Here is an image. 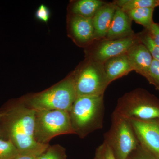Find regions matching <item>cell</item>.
<instances>
[{
  "label": "cell",
  "mask_w": 159,
  "mask_h": 159,
  "mask_svg": "<svg viewBox=\"0 0 159 159\" xmlns=\"http://www.w3.org/2000/svg\"><path fill=\"white\" fill-rule=\"evenodd\" d=\"M77 98L74 75L47 90L22 101L35 111L61 110L70 112Z\"/></svg>",
  "instance_id": "cell-4"
},
{
  "label": "cell",
  "mask_w": 159,
  "mask_h": 159,
  "mask_svg": "<svg viewBox=\"0 0 159 159\" xmlns=\"http://www.w3.org/2000/svg\"><path fill=\"white\" fill-rule=\"evenodd\" d=\"M118 6L114 2L106 3L93 18L95 39H105Z\"/></svg>",
  "instance_id": "cell-11"
},
{
  "label": "cell",
  "mask_w": 159,
  "mask_h": 159,
  "mask_svg": "<svg viewBox=\"0 0 159 159\" xmlns=\"http://www.w3.org/2000/svg\"><path fill=\"white\" fill-rule=\"evenodd\" d=\"M66 134H74L69 112L36 111L34 138L38 143L49 145L53 138Z\"/></svg>",
  "instance_id": "cell-5"
},
{
  "label": "cell",
  "mask_w": 159,
  "mask_h": 159,
  "mask_svg": "<svg viewBox=\"0 0 159 159\" xmlns=\"http://www.w3.org/2000/svg\"><path fill=\"white\" fill-rule=\"evenodd\" d=\"M19 155L18 150L11 142L0 138V159H13Z\"/></svg>",
  "instance_id": "cell-20"
},
{
  "label": "cell",
  "mask_w": 159,
  "mask_h": 159,
  "mask_svg": "<svg viewBox=\"0 0 159 159\" xmlns=\"http://www.w3.org/2000/svg\"><path fill=\"white\" fill-rule=\"evenodd\" d=\"M106 3L100 0H80L74 3L72 6V13L75 15L93 18Z\"/></svg>",
  "instance_id": "cell-15"
},
{
  "label": "cell",
  "mask_w": 159,
  "mask_h": 159,
  "mask_svg": "<svg viewBox=\"0 0 159 159\" xmlns=\"http://www.w3.org/2000/svg\"><path fill=\"white\" fill-rule=\"evenodd\" d=\"M139 144L159 159V126L155 121L129 120Z\"/></svg>",
  "instance_id": "cell-9"
},
{
  "label": "cell",
  "mask_w": 159,
  "mask_h": 159,
  "mask_svg": "<svg viewBox=\"0 0 159 159\" xmlns=\"http://www.w3.org/2000/svg\"><path fill=\"white\" fill-rule=\"evenodd\" d=\"M74 77L77 97L103 95L109 85L103 64L92 59Z\"/></svg>",
  "instance_id": "cell-7"
},
{
  "label": "cell",
  "mask_w": 159,
  "mask_h": 159,
  "mask_svg": "<svg viewBox=\"0 0 159 159\" xmlns=\"http://www.w3.org/2000/svg\"><path fill=\"white\" fill-rule=\"evenodd\" d=\"M126 55L133 70L147 79L153 58L146 46L140 41L132 46Z\"/></svg>",
  "instance_id": "cell-10"
},
{
  "label": "cell",
  "mask_w": 159,
  "mask_h": 159,
  "mask_svg": "<svg viewBox=\"0 0 159 159\" xmlns=\"http://www.w3.org/2000/svg\"><path fill=\"white\" fill-rule=\"evenodd\" d=\"M103 95L77 97L69 112L74 134L84 138L103 127Z\"/></svg>",
  "instance_id": "cell-2"
},
{
  "label": "cell",
  "mask_w": 159,
  "mask_h": 159,
  "mask_svg": "<svg viewBox=\"0 0 159 159\" xmlns=\"http://www.w3.org/2000/svg\"><path fill=\"white\" fill-rule=\"evenodd\" d=\"M94 159H116L111 148L105 142L96 149Z\"/></svg>",
  "instance_id": "cell-22"
},
{
  "label": "cell",
  "mask_w": 159,
  "mask_h": 159,
  "mask_svg": "<svg viewBox=\"0 0 159 159\" xmlns=\"http://www.w3.org/2000/svg\"><path fill=\"white\" fill-rule=\"evenodd\" d=\"M104 138L116 159H128L139 145L129 120L113 113L111 125Z\"/></svg>",
  "instance_id": "cell-6"
},
{
  "label": "cell",
  "mask_w": 159,
  "mask_h": 159,
  "mask_svg": "<svg viewBox=\"0 0 159 159\" xmlns=\"http://www.w3.org/2000/svg\"><path fill=\"white\" fill-rule=\"evenodd\" d=\"M0 138L9 140L20 155L38 157L49 145H42L34 138L36 111L22 101H11L0 109Z\"/></svg>",
  "instance_id": "cell-1"
},
{
  "label": "cell",
  "mask_w": 159,
  "mask_h": 159,
  "mask_svg": "<svg viewBox=\"0 0 159 159\" xmlns=\"http://www.w3.org/2000/svg\"><path fill=\"white\" fill-rule=\"evenodd\" d=\"M113 114L127 120H159V99L143 89H136L120 97Z\"/></svg>",
  "instance_id": "cell-3"
},
{
  "label": "cell",
  "mask_w": 159,
  "mask_h": 159,
  "mask_svg": "<svg viewBox=\"0 0 159 159\" xmlns=\"http://www.w3.org/2000/svg\"><path fill=\"white\" fill-rule=\"evenodd\" d=\"M132 20L127 13L118 7L105 39H119L134 35Z\"/></svg>",
  "instance_id": "cell-12"
},
{
  "label": "cell",
  "mask_w": 159,
  "mask_h": 159,
  "mask_svg": "<svg viewBox=\"0 0 159 159\" xmlns=\"http://www.w3.org/2000/svg\"><path fill=\"white\" fill-rule=\"evenodd\" d=\"M2 113L1 111H0V119H1V117H2Z\"/></svg>",
  "instance_id": "cell-28"
},
{
  "label": "cell",
  "mask_w": 159,
  "mask_h": 159,
  "mask_svg": "<svg viewBox=\"0 0 159 159\" xmlns=\"http://www.w3.org/2000/svg\"><path fill=\"white\" fill-rule=\"evenodd\" d=\"M128 159H157L140 145L130 154Z\"/></svg>",
  "instance_id": "cell-23"
},
{
  "label": "cell",
  "mask_w": 159,
  "mask_h": 159,
  "mask_svg": "<svg viewBox=\"0 0 159 159\" xmlns=\"http://www.w3.org/2000/svg\"><path fill=\"white\" fill-rule=\"evenodd\" d=\"M100 40L94 49L91 59L103 64L112 57L126 54L132 46L140 42L137 34L119 39Z\"/></svg>",
  "instance_id": "cell-8"
},
{
  "label": "cell",
  "mask_w": 159,
  "mask_h": 159,
  "mask_svg": "<svg viewBox=\"0 0 159 159\" xmlns=\"http://www.w3.org/2000/svg\"><path fill=\"white\" fill-rule=\"evenodd\" d=\"M36 157L26 155H19L13 159H36Z\"/></svg>",
  "instance_id": "cell-26"
},
{
  "label": "cell",
  "mask_w": 159,
  "mask_h": 159,
  "mask_svg": "<svg viewBox=\"0 0 159 159\" xmlns=\"http://www.w3.org/2000/svg\"><path fill=\"white\" fill-rule=\"evenodd\" d=\"M36 159H67L65 148L61 145H49L47 150Z\"/></svg>",
  "instance_id": "cell-18"
},
{
  "label": "cell",
  "mask_w": 159,
  "mask_h": 159,
  "mask_svg": "<svg viewBox=\"0 0 159 159\" xmlns=\"http://www.w3.org/2000/svg\"><path fill=\"white\" fill-rule=\"evenodd\" d=\"M155 121V122H156L157 123L158 125L159 126V120H157V121Z\"/></svg>",
  "instance_id": "cell-27"
},
{
  "label": "cell",
  "mask_w": 159,
  "mask_h": 159,
  "mask_svg": "<svg viewBox=\"0 0 159 159\" xmlns=\"http://www.w3.org/2000/svg\"><path fill=\"white\" fill-rule=\"evenodd\" d=\"M114 2L124 11L139 8H153L159 6V0H118Z\"/></svg>",
  "instance_id": "cell-17"
},
{
  "label": "cell",
  "mask_w": 159,
  "mask_h": 159,
  "mask_svg": "<svg viewBox=\"0 0 159 159\" xmlns=\"http://www.w3.org/2000/svg\"><path fill=\"white\" fill-rule=\"evenodd\" d=\"M35 16L39 20L44 23H47L50 17V10L47 6L42 4L36 10Z\"/></svg>",
  "instance_id": "cell-24"
},
{
  "label": "cell",
  "mask_w": 159,
  "mask_h": 159,
  "mask_svg": "<svg viewBox=\"0 0 159 159\" xmlns=\"http://www.w3.org/2000/svg\"><path fill=\"white\" fill-rule=\"evenodd\" d=\"M71 31L80 42L85 43L95 39L93 18L74 15L70 22Z\"/></svg>",
  "instance_id": "cell-14"
},
{
  "label": "cell",
  "mask_w": 159,
  "mask_h": 159,
  "mask_svg": "<svg viewBox=\"0 0 159 159\" xmlns=\"http://www.w3.org/2000/svg\"><path fill=\"white\" fill-rule=\"evenodd\" d=\"M140 41L146 46L150 51L154 59L159 62V48L154 43L148 31H145L137 34Z\"/></svg>",
  "instance_id": "cell-19"
},
{
  "label": "cell",
  "mask_w": 159,
  "mask_h": 159,
  "mask_svg": "<svg viewBox=\"0 0 159 159\" xmlns=\"http://www.w3.org/2000/svg\"><path fill=\"white\" fill-rule=\"evenodd\" d=\"M149 84L154 86L156 89L159 91V62L153 59L148 76L146 79Z\"/></svg>",
  "instance_id": "cell-21"
},
{
  "label": "cell",
  "mask_w": 159,
  "mask_h": 159,
  "mask_svg": "<svg viewBox=\"0 0 159 159\" xmlns=\"http://www.w3.org/2000/svg\"><path fill=\"white\" fill-rule=\"evenodd\" d=\"M153 8H139L126 11L132 20L142 25L146 30H148L153 24Z\"/></svg>",
  "instance_id": "cell-16"
},
{
  "label": "cell",
  "mask_w": 159,
  "mask_h": 159,
  "mask_svg": "<svg viewBox=\"0 0 159 159\" xmlns=\"http://www.w3.org/2000/svg\"><path fill=\"white\" fill-rule=\"evenodd\" d=\"M146 30L150 34L154 43L159 48V24L154 22L150 28Z\"/></svg>",
  "instance_id": "cell-25"
},
{
  "label": "cell",
  "mask_w": 159,
  "mask_h": 159,
  "mask_svg": "<svg viewBox=\"0 0 159 159\" xmlns=\"http://www.w3.org/2000/svg\"><path fill=\"white\" fill-rule=\"evenodd\" d=\"M103 66L109 84L133 71L126 54L107 60L103 63Z\"/></svg>",
  "instance_id": "cell-13"
}]
</instances>
